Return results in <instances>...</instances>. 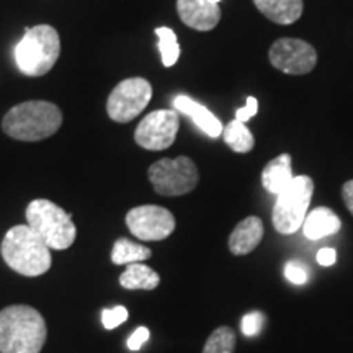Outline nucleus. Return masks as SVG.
<instances>
[{
  "mask_svg": "<svg viewBox=\"0 0 353 353\" xmlns=\"http://www.w3.org/2000/svg\"><path fill=\"white\" fill-rule=\"evenodd\" d=\"M152 99V85L143 77L125 79L107 100V113L113 121L130 123L144 112Z\"/></svg>",
  "mask_w": 353,
  "mask_h": 353,
  "instance_id": "obj_8",
  "label": "nucleus"
},
{
  "mask_svg": "<svg viewBox=\"0 0 353 353\" xmlns=\"http://www.w3.org/2000/svg\"><path fill=\"white\" fill-rule=\"evenodd\" d=\"M257 110H259L257 99H255V97H249V99H247L245 107H242L236 112V120L247 123L249 120H252L255 114H257Z\"/></svg>",
  "mask_w": 353,
  "mask_h": 353,
  "instance_id": "obj_26",
  "label": "nucleus"
},
{
  "mask_svg": "<svg viewBox=\"0 0 353 353\" xmlns=\"http://www.w3.org/2000/svg\"><path fill=\"white\" fill-rule=\"evenodd\" d=\"M285 276L293 285H304L309 278V272L301 262L291 260V262L285 265Z\"/></svg>",
  "mask_w": 353,
  "mask_h": 353,
  "instance_id": "obj_25",
  "label": "nucleus"
},
{
  "mask_svg": "<svg viewBox=\"0 0 353 353\" xmlns=\"http://www.w3.org/2000/svg\"><path fill=\"white\" fill-rule=\"evenodd\" d=\"M149 341V329L148 327H138L132 332V335L130 339H128V347L131 348V350H139L141 347L144 345L145 342Z\"/></svg>",
  "mask_w": 353,
  "mask_h": 353,
  "instance_id": "obj_27",
  "label": "nucleus"
},
{
  "mask_svg": "<svg viewBox=\"0 0 353 353\" xmlns=\"http://www.w3.org/2000/svg\"><path fill=\"white\" fill-rule=\"evenodd\" d=\"M257 10L278 25H291L301 19L303 0H254Z\"/></svg>",
  "mask_w": 353,
  "mask_h": 353,
  "instance_id": "obj_16",
  "label": "nucleus"
},
{
  "mask_svg": "<svg viewBox=\"0 0 353 353\" xmlns=\"http://www.w3.org/2000/svg\"><path fill=\"white\" fill-rule=\"evenodd\" d=\"M342 198L343 201H345L348 211L353 214V180H348V182L343 185Z\"/></svg>",
  "mask_w": 353,
  "mask_h": 353,
  "instance_id": "obj_29",
  "label": "nucleus"
},
{
  "mask_svg": "<svg viewBox=\"0 0 353 353\" xmlns=\"http://www.w3.org/2000/svg\"><path fill=\"white\" fill-rule=\"evenodd\" d=\"M161 283V276L144 263H130L120 276V285L126 290H154Z\"/></svg>",
  "mask_w": 353,
  "mask_h": 353,
  "instance_id": "obj_18",
  "label": "nucleus"
},
{
  "mask_svg": "<svg viewBox=\"0 0 353 353\" xmlns=\"http://www.w3.org/2000/svg\"><path fill=\"white\" fill-rule=\"evenodd\" d=\"M149 182L159 195L182 196L196 188L198 169L195 162L187 156L176 159H161L149 167Z\"/></svg>",
  "mask_w": 353,
  "mask_h": 353,
  "instance_id": "obj_7",
  "label": "nucleus"
},
{
  "mask_svg": "<svg viewBox=\"0 0 353 353\" xmlns=\"http://www.w3.org/2000/svg\"><path fill=\"white\" fill-rule=\"evenodd\" d=\"M28 226L41 237L50 249L64 250L74 244L77 236L72 214L50 200H33L26 208Z\"/></svg>",
  "mask_w": 353,
  "mask_h": 353,
  "instance_id": "obj_5",
  "label": "nucleus"
},
{
  "mask_svg": "<svg viewBox=\"0 0 353 353\" xmlns=\"http://www.w3.org/2000/svg\"><path fill=\"white\" fill-rule=\"evenodd\" d=\"M151 249L143 244H136L130 239H118L112 250V262L114 265H130L136 262H144L151 257Z\"/></svg>",
  "mask_w": 353,
  "mask_h": 353,
  "instance_id": "obj_20",
  "label": "nucleus"
},
{
  "mask_svg": "<svg viewBox=\"0 0 353 353\" xmlns=\"http://www.w3.org/2000/svg\"><path fill=\"white\" fill-rule=\"evenodd\" d=\"M342 228V221L330 208H316L306 216L303 223V232L307 239L319 241L325 236L337 234Z\"/></svg>",
  "mask_w": 353,
  "mask_h": 353,
  "instance_id": "obj_15",
  "label": "nucleus"
},
{
  "mask_svg": "<svg viewBox=\"0 0 353 353\" xmlns=\"http://www.w3.org/2000/svg\"><path fill=\"white\" fill-rule=\"evenodd\" d=\"M156 34L159 38V51H161L162 56V64L165 68H172L179 61L180 56V46L179 41H176V34L174 33V30L167 28V26L156 28Z\"/></svg>",
  "mask_w": 353,
  "mask_h": 353,
  "instance_id": "obj_21",
  "label": "nucleus"
},
{
  "mask_svg": "<svg viewBox=\"0 0 353 353\" xmlns=\"http://www.w3.org/2000/svg\"><path fill=\"white\" fill-rule=\"evenodd\" d=\"M293 180V172H291V156L290 154H281L276 159L268 162L262 172V185L272 195H278L280 192L288 187Z\"/></svg>",
  "mask_w": 353,
  "mask_h": 353,
  "instance_id": "obj_17",
  "label": "nucleus"
},
{
  "mask_svg": "<svg viewBox=\"0 0 353 353\" xmlns=\"http://www.w3.org/2000/svg\"><path fill=\"white\" fill-rule=\"evenodd\" d=\"M210 2H213V3H219V0H210Z\"/></svg>",
  "mask_w": 353,
  "mask_h": 353,
  "instance_id": "obj_30",
  "label": "nucleus"
},
{
  "mask_svg": "<svg viewBox=\"0 0 353 353\" xmlns=\"http://www.w3.org/2000/svg\"><path fill=\"white\" fill-rule=\"evenodd\" d=\"M268 59L273 68L290 76H304L317 64V51L312 44L298 38H280L272 44Z\"/></svg>",
  "mask_w": 353,
  "mask_h": 353,
  "instance_id": "obj_9",
  "label": "nucleus"
},
{
  "mask_svg": "<svg viewBox=\"0 0 353 353\" xmlns=\"http://www.w3.org/2000/svg\"><path fill=\"white\" fill-rule=\"evenodd\" d=\"M337 260V254L332 247H322V249L317 252V262H319L322 267H330V265L335 263Z\"/></svg>",
  "mask_w": 353,
  "mask_h": 353,
  "instance_id": "obj_28",
  "label": "nucleus"
},
{
  "mask_svg": "<svg viewBox=\"0 0 353 353\" xmlns=\"http://www.w3.org/2000/svg\"><path fill=\"white\" fill-rule=\"evenodd\" d=\"M174 107L176 112L187 114L200 130L210 138H219L223 134V125L208 108L203 107L187 95H179L174 99Z\"/></svg>",
  "mask_w": 353,
  "mask_h": 353,
  "instance_id": "obj_14",
  "label": "nucleus"
},
{
  "mask_svg": "<svg viewBox=\"0 0 353 353\" xmlns=\"http://www.w3.org/2000/svg\"><path fill=\"white\" fill-rule=\"evenodd\" d=\"M179 128V114L172 110H157L143 118L134 131V141L148 151H164L175 143Z\"/></svg>",
  "mask_w": 353,
  "mask_h": 353,
  "instance_id": "obj_10",
  "label": "nucleus"
},
{
  "mask_svg": "<svg viewBox=\"0 0 353 353\" xmlns=\"http://www.w3.org/2000/svg\"><path fill=\"white\" fill-rule=\"evenodd\" d=\"M2 257L25 276L44 275L51 268V250L28 224L13 226L2 241Z\"/></svg>",
  "mask_w": 353,
  "mask_h": 353,
  "instance_id": "obj_3",
  "label": "nucleus"
},
{
  "mask_svg": "<svg viewBox=\"0 0 353 353\" xmlns=\"http://www.w3.org/2000/svg\"><path fill=\"white\" fill-rule=\"evenodd\" d=\"M126 319H128V309L125 306L103 309V312H101V322H103V327L108 330L121 325Z\"/></svg>",
  "mask_w": 353,
  "mask_h": 353,
  "instance_id": "obj_24",
  "label": "nucleus"
},
{
  "mask_svg": "<svg viewBox=\"0 0 353 353\" xmlns=\"http://www.w3.org/2000/svg\"><path fill=\"white\" fill-rule=\"evenodd\" d=\"M176 12L183 25L196 32H211L221 20V8L210 0H176Z\"/></svg>",
  "mask_w": 353,
  "mask_h": 353,
  "instance_id": "obj_12",
  "label": "nucleus"
},
{
  "mask_svg": "<svg viewBox=\"0 0 353 353\" xmlns=\"http://www.w3.org/2000/svg\"><path fill=\"white\" fill-rule=\"evenodd\" d=\"M63 125V112L57 105L44 100H30L8 110L2 130L17 141H41L51 138Z\"/></svg>",
  "mask_w": 353,
  "mask_h": 353,
  "instance_id": "obj_2",
  "label": "nucleus"
},
{
  "mask_svg": "<svg viewBox=\"0 0 353 353\" xmlns=\"http://www.w3.org/2000/svg\"><path fill=\"white\" fill-rule=\"evenodd\" d=\"M312 193H314V182L307 175L293 176L288 187L278 193L272 213L273 226L278 232L293 234L303 228Z\"/></svg>",
  "mask_w": 353,
  "mask_h": 353,
  "instance_id": "obj_6",
  "label": "nucleus"
},
{
  "mask_svg": "<svg viewBox=\"0 0 353 353\" xmlns=\"http://www.w3.org/2000/svg\"><path fill=\"white\" fill-rule=\"evenodd\" d=\"M223 139L228 144V148L237 154L250 152L255 145L254 134L245 126V123L239 120H232L223 128Z\"/></svg>",
  "mask_w": 353,
  "mask_h": 353,
  "instance_id": "obj_19",
  "label": "nucleus"
},
{
  "mask_svg": "<svg viewBox=\"0 0 353 353\" xmlns=\"http://www.w3.org/2000/svg\"><path fill=\"white\" fill-rule=\"evenodd\" d=\"M126 226L141 241H164L175 231V218L157 205H143L130 210Z\"/></svg>",
  "mask_w": 353,
  "mask_h": 353,
  "instance_id": "obj_11",
  "label": "nucleus"
},
{
  "mask_svg": "<svg viewBox=\"0 0 353 353\" xmlns=\"http://www.w3.org/2000/svg\"><path fill=\"white\" fill-rule=\"evenodd\" d=\"M59 54V33L51 25L32 26L15 46L17 65L28 77H41L50 72Z\"/></svg>",
  "mask_w": 353,
  "mask_h": 353,
  "instance_id": "obj_4",
  "label": "nucleus"
},
{
  "mask_svg": "<svg viewBox=\"0 0 353 353\" xmlns=\"http://www.w3.org/2000/svg\"><path fill=\"white\" fill-rule=\"evenodd\" d=\"M46 335V322L34 307L17 304L0 311V353H39Z\"/></svg>",
  "mask_w": 353,
  "mask_h": 353,
  "instance_id": "obj_1",
  "label": "nucleus"
},
{
  "mask_svg": "<svg viewBox=\"0 0 353 353\" xmlns=\"http://www.w3.org/2000/svg\"><path fill=\"white\" fill-rule=\"evenodd\" d=\"M234 348H236V334L228 325H221L208 337L203 353H234Z\"/></svg>",
  "mask_w": 353,
  "mask_h": 353,
  "instance_id": "obj_22",
  "label": "nucleus"
},
{
  "mask_svg": "<svg viewBox=\"0 0 353 353\" xmlns=\"http://www.w3.org/2000/svg\"><path fill=\"white\" fill-rule=\"evenodd\" d=\"M263 324H265V316L262 312L259 311L247 312V314L242 317V322H241L242 334L247 335V337H255V335L262 332Z\"/></svg>",
  "mask_w": 353,
  "mask_h": 353,
  "instance_id": "obj_23",
  "label": "nucleus"
},
{
  "mask_svg": "<svg viewBox=\"0 0 353 353\" xmlns=\"http://www.w3.org/2000/svg\"><path fill=\"white\" fill-rule=\"evenodd\" d=\"M263 237V223L257 216H249L237 224L229 236V249L234 255H247L257 249Z\"/></svg>",
  "mask_w": 353,
  "mask_h": 353,
  "instance_id": "obj_13",
  "label": "nucleus"
}]
</instances>
